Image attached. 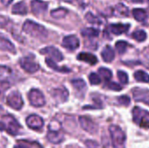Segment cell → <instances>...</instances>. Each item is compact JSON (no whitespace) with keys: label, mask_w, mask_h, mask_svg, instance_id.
<instances>
[{"label":"cell","mask_w":149,"mask_h":148,"mask_svg":"<svg viewBox=\"0 0 149 148\" xmlns=\"http://www.w3.org/2000/svg\"><path fill=\"white\" fill-rule=\"evenodd\" d=\"M23 31L38 39H45L48 36V31L45 27L31 20H26L24 23Z\"/></svg>","instance_id":"obj_1"},{"label":"cell","mask_w":149,"mask_h":148,"mask_svg":"<svg viewBox=\"0 0 149 148\" xmlns=\"http://www.w3.org/2000/svg\"><path fill=\"white\" fill-rule=\"evenodd\" d=\"M109 133L111 135L112 143L114 148H124L126 143V134L124 131L115 125H112L109 127Z\"/></svg>","instance_id":"obj_2"},{"label":"cell","mask_w":149,"mask_h":148,"mask_svg":"<svg viewBox=\"0 0 149 148\" xmlns=\"http://www.w3.org/2000/svg\"><path fill=\"white\" fill-rule=\"evenodd\" d=\"M133 120L135 124L144 129H149V112L141 107H134L133 110Z\"/></svg>","instance_id":"obj_3"},{"label":"cell","mask_w":149,"mask_h":148,"mask_svg":"<svg viewBox=\"0 0 149 148\" xmlns=\"http://www.w3.org/2000/svg\"><path fill=\"white\" fill-rule=\"evenodd\" d=\"M30 104L35 107H42L45 104V98L38 89H31L28 93Z\"/></svg>","instance_id":"obj_4"},{"label":"cell","mask_w":149,"mask_h":148,"mask_svg":"<svg viewBox=\"0 0 149 148\" xmlns=\"http://www.w3.org/2000/svg\"><path fill=\"white\" fill-rule=\"evenodd\" d=\"M6 103L10 107H11L12 109H15V110H20L23 107V105H24L22 96L17 91L11 92L7 96Z\"/></svg>","instance_id":"obj_5"},{"label":"cell","mask_w":149,"mask_h":148,"mask_svg":"<svg viewBox=\"0 0 149 148\" xmlns=\"http://www.w3.org/2000/svg\"><path fill=\"white\" fill-rule=\"evenodd\" d=\"M80 126L83 130L87 132L90 134H95L99 131V126L90 118L86 116H80L79 119Z\"/></svg>","instance_id":"obj_6"},{"label":"cell","mask_w":149,"mask_h":148,"mask_svg":"<svg viewBox=\"0 0 149 148\" xmlns=\"http://www.w3.org/2000/svg\"><path fill=\"white\" fill-rule=\"evenodd\" d=\"M19 65L23 70L29 73H34L39 70V65L36 63L32 58L25 57L19 60Z\"/></svg>","instance_id":"obj_7"},{"label":"cell","mask_w":149,"mask_h":148,"mask_svg":"<svg viewBox=\"0 0 149 148\" xmlns=\"http://www.w3.org/2000/svg\"><path fill=\"white\" fill-rule=\"evenodd\" d=\"M3 120H5V126L7 132L11 135H17L19 133V130L21 128V126L18 124V122L11 116L7 115L3 117Z\"/></svg>","instance_id":"obj_8"},{"label":"cell","mask_w":149,"mask_h":148,"mask_svg":"<svg viewBox=\"0 0 149 148\" xmlns=\"http://www.w3.org/2000/svg\"><path fill=\"white\" fill-rule=\"evenodd\" d=\"M133 96L135 101L143 102L149 106V90L145 88L136 87L132 90Z\"/></svg>","instance_id":"obj_9"},{"label":"cell","mask_w":149,"mask_h":148,"mask_svg":"<svg viewBox=\"0 0 149 148\" xmlns=\"http://www.w3.org/2000/svg\"><path fill=\"white\" fill-rule=\"evenodd\" d=\"M40 53L47 55L48 57H50V58L53 59L54 61L59 62V61H62L64 59L63 54L57 48H55L53 46H47V47L43 48L40 51Z\"/></svg>","instance_id":"obj_10"},{"label":"cell","mask_w":149,"mask_h":148,"mask_svg":"<svg viewBox=\"0 0 149 148\" xmlns=\"http://www.w3.org/2000/svg\"><path fill=\"white\" fill-rule=\"evenodd\" d=\"M51 94L54 100L58 103H64L68 99L69 92L65 87L55 88L51 92Z\"/></svg>","instance_id":"obj_11"},{"label":"cell","mask_w":149,"mask_h":148,"mask_svg":"<svg viewBox=\"0 0 149 148\" xmlns=\"http://www.w3.org/2000/svg\"><path fill=\"white\" fill-rule=\"evenodd\" d=\"M62 45L67 50L74 51L79 47V39L75 35H69L63 38Z\"/></svg>","instance_id":"obj_12"},{"label":"cell","mask_w":149,"mask_h":148,"mask_svg":"<svg viewBox=\"0 0 149 148\" xmlns=\"http://www.w3.org/2000/svg\"><path fill=\"white\" fill-rule=\"evenodd\" d=\"M26 125L33 130H40L44 126V120L38 115L32 114L26 119Z\"/></svg>","instance_id":"obj_13"},{"label":"cell","mask_w":149,"mask_h":148,"mask_svg":"<svg viewBox=\"0 0 149 148\" xmlns=\"http://www.w3.org/2000/svg\"><path fill=\"white\" fill-rule=\"evenodd\" d=\"M31 8L34 14L39 15L44 13L47 10L48 3L41 0H32L31 3Z\"/></svg>","instance_id":"obj_14"},{"label":"cell","mask_w":149,"mask_h":148,"mask_svg":"<svg viewBox=\"0 0 149 148\" xmlns=\"http://www.w3.org/2000/svg\"><path fill=\"white\" fill-rule=\"evenodd\" d=\"M13 78L12 70L6 65H0V82L10 83Z\"/></svg>","instance_id":"obj_15"},{"label":"cell","mask_w":149,"mask_h":148,"mask_svg":"<svg viewBox=\"0 0 149 148\" xmlns=\"http://www.w3.org/2000/svg\"><path fill=\"white\" fill-rule=\"evenodd\" d=\"M0 51H9L10 53H16V49L14 44L2 34H0Z\"/></svg>","instance_id":"obj_16"},{"label":"cell","mask_w":149,"mask_h":148,"mask_svg":"<svg viewBox=\"0 0 149 148\" xmlns=\"http://www.w3.org/2000/svg\"><path fill=\"white\" fill-rule=\"evenodd\" d=\"M110 31L115 34V35H120L123 33H126L129 28H130V24H113L110 25Z\"/></svg>","instance_id":"obj_17"},{"label":"cell","mask_w":149,"mask_h":148,"mask_svg":"<svg viewBox=\"0 0 149 148\" xmlns=\"http://www.w3.org/2000/svg\"><path fill=\"white\" fill-rule=\"evenodd\" d=\"M77 58L80 61H84V62H86L92 65H94L97 64L98 62V58L95 55L92 54V53H89V52H80Z\"/></svg>","instance_id":"obj_18"},{"label":"cell","mask_w":149,"mask_h":148,"mask_svg":"<svg viewBox=\"0 0 149 148\" xmlns=\"http://www.w3.org/2000/svg\"><path fill=\"white\" fill-rule=\"evenodd\" d=\"M47 140L53 144H59L64 140V136L60 131H49L47 133Z\"/></svg>","instance_id":"obj_19"},{"label":"cell","mask_w":149,"mask_h":148,"mask_svg":"<svg viewBox=\"0 0 149 148\" xmlns=\"http://www.w3.org/2000/svg\"><path fill=\"white\" fill-rule=\"evenodd\" d=\"M101 57H102V58H103V60L105 62H112L114 59V57H115L114 50L109 45L106 46L103 49L102 52H101Z\"/></svg>","instance_id":"obj_20"},{"label":"cell","mask_w":149,"mask_h":148,"mask_svg":"<svg viewBox=\"0 0 149 148\" xmlns=\"http://www.w3.org/2000/svg\"><path fill=\"white\" fill-rule=\"evenodd\" d=\"M45 63L46 65L52 70L56 71V72H65V73H67V72H71V69L67 68V67H60L58 66V65H56L55 61H53L52 58H46L45 59Z\"/></svg>","instance_id":"obj_21"},{"label":"cell","mask_w":149,"mask_h":148,"mask_svg":"<svg viewBox=\"0 0 149 148\" xmlns=\"http://www.w3.org/2000/svg\"><path fill=\"white\" fill-rule=\"evenodd\" d=\"M13 14H19V15H25L27 14V6L25 4V3L24 2H18L16 4H14V6L12 7L11 10Z\"/></svg>","instance_id":"obj_22"},{"label":"cell","mask_w":149,"mask_h":148,"mask_svg":"<svg viewBox=\"0 0 149 148\" xmlns=\"http://www.w3.org/2000/svg\"><path fill=\"white\" fill-rule=\"evenodd\" d=\"M113 15L116 17H127L128 9L123 3H119L113 8Z\"/></svg>","instance_id":"obj_23"},{"label":"cell","mask_w":149,"mask_h":148,"mask_svg":"<svg viewBox=\"0 0 149 148\" xmlns=\"http://www.w3.org/2000/svg\"><path fill=\"white\" fill-rule=\"evenodd\" d=\"M133 16L139 22H145L148 17V14L146 10L140 8H136L133 10Z\"/></svg>","instance_id":"obj_24"},{"label":"cell","mask_w":149,"mask_h":148,"mask_svg":"<svg viewBox=\"0 0 149 148\" xmlns=\"http://www.w3.org/2000/svg\"><path fill=\"white\" fill-rule=\"evenodd\" d=\"M67 13H68V10L65 8L59 7L58 9L52 10L51 11V16L55 19H61V18L65 17Z\"/></svg>","instance_id":"obj_25"},{"label":"cell","mask_w":149,"mask_h":148,"mask_svg":"<svg viewBox=\"0 0 149 148\" xmlns=\"http://www.w3.org/2000/svg\"><path fill=\"white\" fill-rule=\"evenodd\" d=\"M100 34V31L94 28H85L81 31V35L86 38H96Z\"/></svg>","instance_id":"obj_26"},{"label":"cell","mask_w":149,"mask_h":148,"mask_svg":"<svg viewBox=\"0 0 149 148\" xmlns=\"http://www.w3.org/2000/svg\"><path fill=\"white\" fill-rule=\"evenodd\" d=\"M134 79L139 82H143V83L149 82V75L143 71H141V70L137 71L136 72H134Z\"/></svg>","instance_id":"obj_27"},{"label":"cell","mask_w":149,"mask_h":148,"mask_svg":"<svg viewBox=\"0 0 149 148\" xmlns=\"http://www.w3.org/2000/svg\"><path fill=\"white\" fill-rule=\"evenodd\" d=\"M133 38L138 42H143L147 39V33L143 30H137L133 33Z\"/></svg>","instance_id":"obj_28"},{"label":"cell","mask_w":149,"mask_h":148,"mask_svg":"<svg viewBox=\"0 0 149 148\" xmlns=\"http://www.w3.org/2000/svg\"><path fill=\"white\" fill-rule=\"evenodd\" d=\"M85 17H86V19L89 23H91V24H102L101 19H100L99 17L93 15L92 12H87V13L86 14Z\"/></svg>","instance_id":"obj_29"},{"label":"cell","mask_w":149,"mask_h":148,"mask_svg":"<svg viewBox=\"0 0 149 148\" xmlns=\"http://www.w3.org/2000/svg\"><path fill=\"white\" fill-rule=\"evenodd\" d=\"M72 85L78 91H82V90H84L86 87V82L83 79H77L72 80Z\"/></svg>","instance_id":"obj_30"},{"label":"cell","mask_w":149,"mask_h":148,"mask_svg":"<svg viewBox=\"0 0 149 148\" xmlns=\"http://www.w3.org/2000/svg\"><path fill=\"white\" fill-rule=\"evenodd\" d=\"M127 46H128V44L126 41H122V40L117 41V43L115 44V48L120 54L124 53L126 51Z\"/></svg>","instance_id":"obj_31"},{"label":"cell","mask_w":149,"mask_h":148,"mask_svg":"<svg viewBox=\"0 0 149 148\" xmlns=\"http://www.w3.org/2000/svg\"><path fill=\"white\" fill-rule=\"evenodd\" d=\"M99 73H100V75L103 79H105L106 80L110 79L112 78V76H113V73H112L111 70H110V69H107V68H106V67H100V68L99 69Z\"/></svg>","instance_id":"obj_32"},{"label":"cell","mask_w":149,"mask_h":148,"mask_svg":"<svg viewBox=\"0 0 149 148\" xmlns=\"http://www.w3.org/2000/svg\"><path fill=\"white\" fill-rule=\"evenodd\" d=\"M89 81H90V83H91L92 85H100V84L101 79H100V77L98 74L93 72V73H91V74L89 75Z\"/></svg>","instance_id":"obj_33"},{"label":"cell","mask_w":149,"mask_h":148,"mask_svg":"<svg viewBox=\"0 0 149 148\" xmlns=\"http://www.w3.org/2000/svg\"><path fill=\"white\" fill-rule=\"evenodd\" d=\"M106 86L110 89V90H113V91H115V92H120L123 89L122 85L115 83V82H107L106 83Z\"/></svg>","instance_id":"obj_34"},{"label":"cell","mask_w":149,"mask_h":148,"mask_svg":"<svg viewBox=\"0 0 149 148\" xmlns=\"http://www.w3.org/2000/svg\"><path fill=\"white\" fill-rule=\"evenodd\" d=\"M117 75H118L119 80L120 81L121 84L126 85V84L128 83V76H127V74L125 72H123V71H118Z\"/></svg>","instance_id":"obj_35"},{"label":"cell","mask_w":149,"mask_h":148,"mask_svg":"<svg viewBox=\"0 0 149 148\" xmlns=\"http://www.w3.org/2000/svg\"><path fill=\"white\" fill-rule=\"evenodd\" d=\"M60 128H61V126L59 122H58L57 120H52L48 126L49 131H60Z\"/></svg>","instance_id":"obj_36"},{"label":"cell","mask_w":149,"mask_h":148,"mask_svg":"<svg viewBox=\"0 0 149 148\" xmlns=\"http://www.w3.org/2000/svg\"><path fill=\"white\" fill-rule=\"evenodd\" d=\"M118 102L122 105V106H129L130 104V98L127 95H123V96H120L118 98Z\"/></svg>","instance_id":"obj_37"},{"label":"cell","mask_w":149,"mask_h":148,"mask_svg":"<svg viewBox=\"0 0 149 148\" xmlns=\"http://www.w3.org/2000/svg\"><path fill=\"white\" fill-rule=\"evenodd\" d=\"M86 145L88 148H97L98 147V144L95 141L93 140H86Z\"/></svg>","instance_id":"obj_38"},{"label":"cell","mask_w":149,"mask_h":148,"mask_svg":"<svg viewBox=\"0 0 149 148\" xmlns=\"http://www.w3.org/2000/svg\"><path fill=\"white\" fill-rule=\"evenodd\" d=\"M9 87H10V83H3V82H0V92H4Z\"/></svg>","instance_id":"obj_39"},{"label":"cell","mask_w":149,"mask_h":148,"mask_svg":"<svg viewBox=\"0 0 149 148\" xmlns=\"http://www.w3.org/2000/svg\"><path fill=\"white\" fill-rule=\"evenodd\" d=\"M12 1H13V0H1L2 3H3V5H5V6H7V5H9L10 3H11Z\"/></svg>","instance_id":"obj_40"},{"label":"cell","mask_w":149,"mask_h":148,"mask_svg":"<svg viewBox=\"0 0 149 148\" xmlns=\"http://www.w3.org/2000/svg\"><path fill=\"white\" fill-rule=\"evenodd\" d=\"M6 129V126H5V124L4 123H2L0 122V131H3Z\"/></svg>","instance_id":"obj_41"},{"label":"cell","mask_w":149,"mask_h":148,"mask_svg":"<svg viewBox=\"0 0 149 148\" xmlns=\"http://www.w3.org/2000/svg\"><path fill=\"white\" fill-rule=\"evenodd\" d=\"M14 148H28V147H26L25 145H17L14 147Z\"/></svg>","instance_id":"obj_42"},{"label":"cell","mask_w":149,"mask_h":148,"mask_svg":"<svg viewBox=\"0 0 149 148\" xmlns=\"http://www.w3.org/2000/svg\"><path fill=\"white\" fill-rule=\"evenodd\" d=\"M132 2L134 3H143L144 0H132Z\"/></svg>","instance_id":"obj_43"},{"label":"cell","mask_w":149,"mask_h":148,"mask_svg":"<svg viewBox=\"0 0 149 148\" xmlns=\"http://www.w3.org/2000/svg\"><path fill=\"white\" fill-rule=\"evenodd\" d=\"M62 1H64V2H67V3H72V0H62Z\"/></svg>","instance_id":"obj_44"},{"label":"cell","mask_w":149,"mask_h":148,"mask_svg":"<svg viewBox=\"0 0 149 148\" xmlns=\"http://www.w3.org/2000/svg\"><path fill=\"white\" fill-rule=\"evenodd\" d=\"M147 67H148V68L149 69V65H147Z\"/></svg>","instance_id":"obj_45"}]
</instances>
